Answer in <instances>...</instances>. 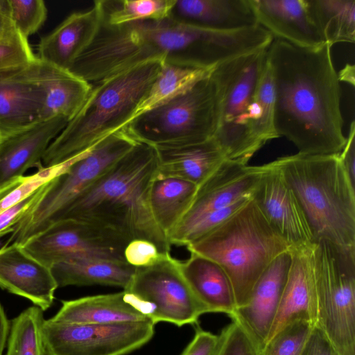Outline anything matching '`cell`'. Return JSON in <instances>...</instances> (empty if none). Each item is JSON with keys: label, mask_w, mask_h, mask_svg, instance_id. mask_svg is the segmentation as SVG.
<instances>
[{"label": "cell", "mask_w": 355, "mask_h": 355, "mask_svg": "<svg viewBox=\"0 0 355 355\" xmlns=\"http://www.w3.org/2000/svg\"><path fill=\"white\" fill-rule=\"evenodd\" d=\"M301 355H338L324 335L313 327Z\"/></svg>", "instance_id": "43"}, {"label": "cell", "mask_w": 355, "mask_h": 355, "mask_svg": "<svg viewBox=\"0 0 355 355\" xmlns=\"http://www.w3.org/2000/svg\"><path fill=\"white\" fill-rule=\"evenodd\" d=\"M50 269L58 287L103 285L124 289L136 268L126 262L78 257L58 263Z\"/></svg>", "instance_id": "29"}, {"label": "cell", "mask_w": 355, "mask_h": 355, "mask_svg": "<svg viewBox=\"0 0 355 355\" xmlns=\"http://www.w3.org/2000/svg\"><path fill=\"white\" fill-rule=\"evenodd\" d=\"M36 57L19 32L0 37V71L28 64Z\"/></svg>", "instance_id": "38"}, {"label": "cell", "mask_w": 355, "mask_h": 355, "mask_svg": "<svg viewBox=\"0 0 355 355\" xmlns=\"http://www.w3.org/2000/svg\"><path fill=\"white\" fill-rule=\"evenodd\" d=\"M337 74L340 82H345L354 87L355 67L354 64H346L339 72H337Z\"/></svg>", "instance_id": "46"}, {"label": "cell", "mask_w": 355, "mask_h": 355, "mask_svg": "<svg viewBox=\"0 0 355 355\" xmlns=\"http://www.w3.org/2000/svg\"><path fill=\"white\" fill-rule=\"evenodd\" d=\"M312 254V323L338 355H355V246L319 239Z\"/></svg>", "instance_id": "8"}, {"label": "cell", "mask_w": 355, "mask_h": 355, "mask_svg": "<svg viewBox=\"0 0 355 355\" xmlns=\"http://www.w3.org/2000/svg\"><path fill=\"white\" fill-rule=\"evenodd\" d=\"M0 287L29 300L43 311L52 305L58 288L51 269L17 243L0 248Z\"/></svg>", "instance_id": "19"}, {"label": "cell", "mask_w": 355, "mask_h": 355, "mask_svg": "<svg viewBox=\"0 0 355 355\" xmlns=\"http://www.w3.org/2000/svg\"><path fill=\"white\" fill-rule=\"evenodd\" d=\"M266 168V164L250 166L225 160L198 186L191 206L176 227L188 225L208 213L250 198Z\"/></svg>", "instance_id": "15"}, {"label": "cell", "mask_w": 355, "mask_h": 355, "mask_svg": "<svg viewBox=\"0 0 355 355\" xmlns=\"http://www.w3.org/2000/svg\"><path fill=\"white\" fill-rule=\"evenodd\" d=\"M13 24L25 38L35 34L44 24L48 10L42 0H8Z\"/></svg>", "instance_id": "36"}, {"label": "cell", "mask_w": 355, "mask_h": 355, "mask_svg": "<svg viewBox=\"0 0 355 355\" xmlns=\"http://www.w3.org/2000/svg\"><path fill=\"white\" fill-rule=\"evenodd\" d=\"M10 330V321L8 319L4 308L0 302V355L6 347Z\"/></svg>", "instance_id": "45"}, {"label": "cell", "mask_w": 355, "mask_h": 355, "mask_svg": "<svg viewBox=\"0 0 355 355\" xmlns=\"http://www.w3.org/2000/svg\"><path fill=\"white\" fill-rule=\"evenodd\" d=\"M137 143L123 128L75 157L63 172L49 182L41 198L16 224L4 245L21 246L45 230L55 214L95 183Z\"/></svg>", "instance_id": "9"}, {"label": "cell", "mask_w": 355, "mask_h": 355, "mask_svg": "<svg viewBox=\"0 0 355 355\" xmlns=\"http://www.w3.org/2000/svg\"><path fill=\"white\" fill-rule=\"evenodd\" d=\"M157 175L155 147L137 141L95 183L55 214L48 227L62 220H83L110 229L130 241H150L162 254H171V245L155 223L149 205L150 187Z\"/></svg>", "instance_id": "3"}, {"label": "cell", "mask_w": 355, "mask_h": 355, "mask_svg": "<svg viewBox=\"0 0 355 355\" xmlns=\"http://www.w3.org/2000/svg\"><path fill=\"white\" fill-rule=\"evenodd\" d=\"M33 64L44 94L40 121L62 116L69 122L83 106L92 85L69 70L49 64L37 57Z\"/></svg>", "instance_id": "22"}, {"label": "cell", "mask_w": 355, "mask_h": 355, "mask_svg": "<svg viewBox=\"0 0 355 355\" xmlns=\"http://www.w3.org/2000/svg\"><path fill=\"white\" fill-rule=\"evenodd\" d=\"M291 250L272 261L255 284L247 304L237 308L230 317L242 326L258 352L265 345L287 280L292 260Z\"/></svg>", "instance_id": "16"}, {"label": "cell", "mask_w": 355, "mask_h": 355, "mask_svg": "<svg viewBox=\"0 0 355 355\" xmlns=\"http://www.w3.org/2000/svg\"><path fill=\"white\" fill-rule=\"evenodd\" d=\"M150 320L112 324H71L44 320L42 338L45 355H125L150 340Z\"/></svg>", "instance_id": "12"}, {"label": "cell", "mask_w": 355, "mask_h": 355, "mask_svg": "<svg viewBox=\"0 0 355 355\" xmlns=\"http://www.w3.org/2000/svg\"><path fill=\"white\" fill-rule=\"evenodd\" d=\"M17 32L12 20L8 0H0V37Z\"/></svg>", "instance_id": "44"}, {"label": "cell", "mask_w": 355, "mask_h": 355, "mask_svg": "<svg viewBox=\"0 0 355 355\" xmlns=\"http://www.w3.org/2000/svg\"><path fill=\"white\" fill-rule=\"evenodd\" d=\"M73 158L57 166L51 168L42 166L34 174L24 175L0 188V213L18 203L44 184L63 172Z\"/></svg>", "instance_id": "34"}, {"label": "cell", "mask_w": 355, "mask_h": 355, "mask_svg": "<svg viewBox=\"0 0 355 355\" xmlns=\"http://www.w3.org/2000/svg\"><path fill=\"white\" fill-rule=\"evenodd\" d=\"M313 327L308 320H295L285 325L257 355H301Z\"/></svg>", "instance_id": "35"}, {"label": "cell", "mask_w": 355, "mask_h": 355, "mask_svg": "<svg viewBox=\"0 0 355 355\" xmlns=\"http://www.w3.org/2000/svg\"><path fill=\"white\" fill-rule=\"evenodd\" d=\"M154 147L157 178L181 179L197 186L227 160L214 138L196 144Z\"/></svg>", "instance_id": "23"}, {"label": "cell", "mask_w": 355, "mask_h": 355, "mask_svg": "<svg viewBox=\"0 0 355 355\" xmlns=\"http://www.w3.org/2000/svg\"><path fill=\"white\" fill-rule=\"evenodd\" d=\"M166 57L147 61L92 84L80 110L48 146L42 166L62 164L124 128L132 119Z\"/></svg>", "instance_id": "5"}, {"label": "cell", "mask_w": 355, "mask_h": 355, "mask_svg": "<svg viewBox=\"0 0 355 355\" xmlns=\"http://www.w3.org/2000/svg\"><path fill=\"white\" fill-rule=\"evenodd\" d=\"M197 188L195 184L178 178L156 177L153 180L150 208L155 223L167 238L188 211Z\"/></svg>", "instance_id": "30"}, {"label": "cell", "mask_w": 355, "mask_h": 355, "mask_svg": "<svg viewBox=\"0 0 355 355\" xmlns=\"http://www.w3.org/2000/svg\"><path fill=\"white\" fill-rule=\"evenodd\" d=\"M218 342V335L198 327L191 341L180 355H214Z\"/></svg>", "instance_id": "41"}, {"label": "cell", "mask_w": 355, "mask_h": 355, "mask_svg": "<svg viewBox=\"0 0 355 355\" xmlns=\"http://www.w3.org/2000/svg\"><path fill=\"white\" fill-rule=\"evenodd\" d=\"M250 1L258 24L274 39L302 48H313L325 43L311 19L306 0Z\"/></svg>", "instance_id": "20"}, {"label": "cell", "mask_w": 355, "mask_h": 355, "mask_svg": "<svg viewBox=\"0 0 355 355\" xmlns=\"http://www.w3.org/2000/svg\"><path fill=\"white\" fill-rule=\"evenodd\" d=\"M258 349L242 326L236 321L225 326L218 335L214 355H257Z\"/></svg>", "instance_id": "37"}, {"label": "cell", "mask_w": 355, "mask_h": 355, "mask_svg": "<svg viewBox=\"0 0 355 355\" xmlns=\"http://www.w3.org/2000/svg\"><path fill=\"white\" fill-rule=\"evenodd\" d=\"M243 43L239 30L202 28L171 16L119 25L101 20L92 42L69 71L92 85L147 61L172 55L214 67L239 55Z\"/></svg>", "instance_id": "2"}, {"label": "cell", "mask_w": 355, "mask_h": 355, "mask_svg": "<svg viewBox=\"0 0 355 355\" xmlns=\"http://www.w3.org/2000/svg\"><path fill=\"white\" fill-rule=\"evenodd\" d=\"M173 18L217 31H235L258 26L250 0H176Z\"/></svg>", "instance_id": "26"}, {"label": "cell", "mask_w": 355, "mask_h": 355, "mask_svg": "<svg viewBox=\"0 0 355 355\" xmlns=\"http://www.w3.org/2000/svg\"><path fill=\"white\" fill-rule=\"evenodd\" d=\"M211 75L219 97L213 138L227 159L248 164L268 141L279 137L274 125V88L268 48L224 61Z\"/></svg>", "instance_id": "4"}, {"label": "cell", "mask_w": 355, "mask_h": 355, "mask_svg": "<svg viewBox=\"0 0 355 355\" xmlns=\"http://www.w3.org/2000/svg\"><path fill=\"white\" fill-rule=\"evenodd\" d=\"M43 311L31 306L10 321L6 355H45L42 338Z\"/></svg>", "instance_id": "33"}, {"label": "cell", "mask_w": 355, "mask_h": 355, "mask_svg": "<svg viewBox=\"0 0 355 355\" xmlns=\"http://www.w3.org/2000/svg\"><path fill=\"white\" fill-rule=\"evenodd\" d=\"M130 241L110 229L68 219L53 223L21 247L31 257L51 268L58 263L78 257L125 262L124 250Z\"/></svg>", "instance_id": "13"}, {"label": "cell", "mask_w": 355, "mask_h": 355, "mask_svg": "<svg viewBox=\"0 0 355 355\" xmlns=\"http://www.w3.org/2000/svg\"><path fill=\"white\" fill-rule=\"evenodd\" d=\"M33 61L0 71V137L41 121L44 94Z\"/></svg>", "instance_id": "17"}, {"label": "cell", "mask_w": 355, "mask_h": 355, "mask_svg": "<svg viewBox=\"0 0 355 355\" xmlns=\"http://www.w3.org/2000/svg\"><path fill=\"white\" fill-rule=\"evenodd\" d=\"M178 261L170 254L153 266L136 268L123 290L125 300L155 324H194L206 313L182 277Z\"/></svg>", "instance_id": "11"}, {"label": "cell", "mask_w": 355, "mask_h": 355, "mask_svg": "<svg viewBox=\"0 0 355 355\" xmlns=\"http://www.w3.org/2000/svg\"><path fill=\"white\" fill-rule=\"evenodd\" d=\"M331 46L302 48L274 39L268 61L274 88V125L298 153H339L346 141L341 86Z\"/></svg>", "instance_id": "1"}, {"label": "cell", "mask_w": 355, "mask_h": 355, "mask_svg": "<svg viewBox=\"0 0 355 355\" xmlns=\"http://www.w3.org/2000/svg\"><path fill=\"white\" fill-rule=\"evenodd\" d=\"M320 35L331 46L355 42V0H306Z\"/></svg>", "instance_id": "31"}, {"label": "cell", "mask_w": 355, "mask_h": 355, "mask_svg": "<svg viewBox=\"0 0 355 355\" xmlns=\"http://www.w3.org/2000/svg\"><path fill=\"white\" fill-rule=\"evenodd\" d=\"M214 67H207L181 55H168L132 120L187 92L209 76Z\"/></svg>", "instance_id": "28"}, {"label": "cell", "mask_w": 355, "mask_h": 355, "mask_svg": "<svg viewBox=\"0 0 355 355\" xmlns=\"http://www.w3.org/2000/svg\"><path fill=\"white\" fill-rule=\"evenodd\" d=\"M251 198L270 225L291 248L307 247L314 243L305 215L273 161L266 164Z\"/></svg>", "instance_id": "14"}, {"label": "cell", "mask_w": 355, "mask_h": 355, "mask_svg": "<svg viewBox=\"0 0 355 355\" xmlns=\"http://www.w3.org/2000/svg\"><path fill=\"white\" fill-rule=\"evenodd\" d=\"M176 0H98L101 20L119 25L143 20H161L171 17Z\"/></svg>", "instance_id": "32"}, {"label": "cell", "mask_w": 355, "mask_h": 355, "mask_svg": "<svg viewBox=\"0 0 355 355\" xmlns=\"http://www.w3.org/2000/svg\"><path fill=\"white\" fill-rule=\"evenodd\" d=\"M340 161L347 176L355 187V122L352 120L345 144L338 153Z\"/></svg>", "instance_id": "42"}, {"label": "cell", "mask_w": 355, "mask_h": 355, "mask_svg": "<svg viewBox=\"0 0 355 355\" xmlns=\"http://www.w3.org/2000/svg\"><path fill=\"white\" fill-rule=\"evenodd\" d=\"M68 123L55 116L0 137V188L24 176L28 168L42 166L48 146Z\"/></svg>", "instance_id": "18"}, {"label": "cell", "mask_w": 355, "mask_h": 355, "mask_svg": "<svg viewBox=\"0 0 355 355\" xmlns=\"http://www.w3.org/2000/svg\"><path fill=\"white\" fill-rule=\"evenodd\" d=\"M49 182L18 203L0 213V237L12 232L16 224L41 198Z\"/></svg>", "instance_id": "40"}, {"label": "cell", "mask_w": 355, "mask_h": 355, "mask_svg": "<svg viewBox=\"0 0 355 355\" xmlns=\"http://www.w3.org/2000/svg\"><path fill=\"white\" fill-rule=\"evenodd\" d=\"M51 320L71 324H112L150 320L125 300L123 291L62 300L61 308Z\"/></svg>", "instance_id": "27"}, {"label": "cell", "mask_w": 355, "mask_h": 355, "mask_svg": "<svg viewBox=\"0 0 355 355\" xmlns=\"http://www.w3.org/2000/svg\"><path fill=\"white\" fill-rule=\"evenodd\" d=\"M217 263L229 277L236 309L272 261L291 246L270 225L252 198L214 230L187 245Z\"/></svg>", "instance_id": "7"}, {"label": "cell", "mask_w": 355, "mask_h": 355, "mask_svg": "<svg viewBox=\"0 0 355 355\" xmlns=\"http://www.w3.org/2000/svg\"><path fill=\"white\" fill-rule=\"evenodd\" d=\"M219 97L211 75L187 92L141 114L124 128L137 141L153 146L196 144L213 138Z\"/></svg>", "instance_id": "10"}, {"label": "cell", "mask_w": 355, "mask_h": 355, "mask_svg": "<svg viewBox=\"0 0 355 355\" xmlns=\"http://www.w3.org/2000/svg\"><path fill=\"white\" fill-rule=\"evenodd\" d=\"M273 162L294 193L314 241L355 246V187L338 153H297Z\"/></svg>", "instance_id": "6"}, {"label": "cell", "mask_w": 355, "mask_h": 355, "mask_svg": "<svg viewBox=\"0 0 355 355\" xmlns=\"http://www.w3.org/2000/svg\"><path fill=\"white\" fill-rule=\"evenodd\" d=\"M313 244L291 250L292 260L289 272L265 345L285 325L295 320L305 319L312 322Z\"/></svg>", "instance_id": "25"}, {"label": "cell", "mask_w": 355, "mask_h": 355, "mask_svg": "<svg viewBox=\"0 0 355 355\" xmlns=\"http://www.w3.org/2000/svg\"><path fill=\"white\" fill-rule=\"evenodd\" d=\"M180 272L207 313L230 317L236 309L233 288L224 270L215 261L194 252L178 261Z\"/></svg>", "instance_id": "24"}, {"label": "cell", "mask_w": 355, "mask_h": 355, "mask_svg": "<svg viewBox=\"0 0 355 355\" xmlns=\"http://www.w3.org/2000/svg\"><path fill=\"white\" fill-rule=\"evenodd\" d=\"M101 21L97 6L69 15L37 46V58L55 67L68 69L94 39Z\"/></svg>", "instance_id": "21"}, {"label": "cell", "mask_w": 355, "mask_h": 355, "mask_svg": "<svg viewBox=\"0 0 355 355\" xmlns=\"http://www.w3.org/2000/svg\"><path fill=\"white\" fill-rule=\"evenodd\" d=\"M166 254H162L155 243L141 239L131 240L124 250L125 262L135 268L153 266Z\"/></svg>", "instance_id": "39"}]
</instances>
